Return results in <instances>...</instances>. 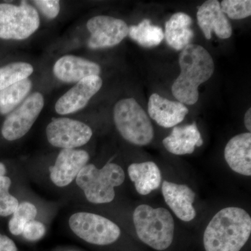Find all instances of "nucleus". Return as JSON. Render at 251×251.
I'll return each mask as SVG.
<instances>
[{"label":"nucleus","instance_id":"bb28decb","mask_svg":"<svg viewBox=\"0 0 251 251\" xmlns=\"http://www.w3.org/2000/svg\"><path fill=\"white\" fill-rule=\"evenodd\" d=\"M45 234V226L42 223L35 220H33L26 224L22 233L27 240L31 242L39 240Z\"/></svg>","mask_w":251,"mask_h":251},{"label":"nucleus","instance_id":"c756f323","mask_svg":"<svg viewBox=\"0 0 251 251\" xmlns=\"http://www.w3.org/2000/svg\"><path fill=\"white\" fill-rule=\"evenodd\" d=\"M244 124H245L246 128L249 130V133L251 131V109L249 108L246 112L244 116Z\"/></svg>","mask_w":251,"mask_h":251},{"label":"nucleus","instance_id":"6e6552de","mask_svg":"<svg viewBox=\"0 0 251 251\" xmlns=\"http://www.w3.org/2000/svg\"><path fill=\"white\" fill-rule=\"evenodd\" d=\"M44 106L42 94L39 92L31 94L6 117L1 128L3 137L9 141H14L27 134Z\"/></svg>","mask_w":251,"mask_h":251},{"label":"nucleus","instance_id":"9d476101","mask_svg":"<svg viewBox=\"0 0 251 251\" xmlns=\"http://www.w3.org/2000/svg\"><path fill=\"white\" fill-rule=\"evenodd\" d=\"M91 36L89 48L105 49L118 45L128 36V26L121 19L108 16H97L87 23Z\"/></svg>","mask_w":251,"mask_h":251},{"label":"nucleus","instance_id":"4be33fe9","mask_svg":"<svg viewBox=\"0 0 251 251\" xmlns=\"http://www.w3.org/2000/svg\"><path fill=\"white\" fill-rule=\"evenodd\" d=\"M31 86V80L27 78L0 91V114L7 115L15 110L27 97Z\"/></svg>","mask_w":251,"mask_h":251},{"label":"nucleus","instance_id":"412c9836","mask_svg":"<svg viewBox=\"0 0 251 251\" xmlns=\"http://www.w3.org/2000/svg\"><path fill=\"white\" fill-rule=\"evenodd\" d=\"M128 36L132 40L145 48L159 45L164 39V31L161 27L151 25L149 19L143 20L137 25L128 27Z\"/></svg>","mask_w":251,"mask_h":251},{"label":"nucleus","instance_id":"1a4fd4ad","mask_svg":"<svg viewBox=\"0 0 251 251\" xmlns=\"http://www.w3.org/2000/svg\"><path fill=\"white\" fill-rule=\"evenodd\" d=\"M48 140L52 146L62 149H74L83 146L92 136L89 126L77 120L58 118L46 128Z\"/></svg>","mask_w":251,"mask_h":251},{"label":"nucleus","instance_id":"423d86ee","mask_svg":"<svg viewBox=\"0 0 251 251\" xmlns=\"http://www.w3.org/2000/svg\"><path fill=\"white\" fill-rule=\"evenodd\" d=\"M39 25L37 11L26 1L20 6L0 4V39L23 40L34 34Z\"/></svg>","mask_w":251,"mask_h":251},{"label":"nucleus","instance_id":"6ab92c4d","mask_svg":"<svg viewBox=\"0 0 251 251\" xmlns=\"http://www.w3.org/2000/svg\"><path fill=\"white\" fill-rule=\"evenodd\" d=\"M192 18L183 12L171 16L165 25L164 38L167 44L176 50H181L191 44L194 33L191 28Z\"/></svg>","mask_w":251,"mask_h":251},{"label":"nucleus","instance_id":"ddd939ff","mask_svg":"<svg viewBox=\"0 0 251 251\" xmlns=\"http://www.w3.org/2000/svg\"><path fill=\"white\" fill-rule=\"evenodd\" d=\"M197 19L198 25L208 40L211 39L212 32L222 39H229L232 36V25L217 0H208L199 6Z\"/></svg>","mask_w":251,"mask_h":251},{"label":"nucleus","instance_id":"4468645a","mask_svg":"<svg viewBox=\"0 0 251 251\" xmlns=\"http://www.w3.org/2000/svg\"><path fill=\"white\" fill-rule=\"evenodd\" d=\"M162 193L168 206L176 217L185 222L195 219L196 211L193 207L196 193L185 184L163 181Z\"/></svg>","mask_w":251,"mask_h":251},{"label":"nucleus","instance_id":"f257e3e1","mask_svg":"<svg viewBox=\"0 0 251 251\" xmlns=\"http://www.w3.org/2000/svg\"><path fill=\"white\" fill-rule=\"evenodd\" d=\"M251 234V216L238 207L221 209L211 220L203 236L206 251H240Z\"/></svg>","mask_w":251,"mask_h":251},{"label":"nucleus","instance_id":"0eeeda50","mask_svg":"<svg viewBox=\"0 0 251 251\" xmlns=\"http://www.w3.org/2000/svg\"><path fill=\"white\" fill-rule=\"evenodd\" d=\"M69 224L77 237L95 245H109L116 242L121 235V230L115 223L91 213L74 214L69 219Z\"/></svg>","mask_w":251,"mask_h":251},{"label":"nucleus","instance_id":"dca6fc26","mask_svg":"<svg viewBox=\"0 0 251 251\" xmlns=\"http://www.w3.org/2000/svg\"><path fill=\"white\" fill-rule=\"evenodd\" d=\"M54 75L62 82H78L85 77L99 75L100 68L98 64L74 55H65L56 62Z\"/></svg>","mask_w":251,"mask_h":251},{"label":"nucleus","instance_id":"20e7f679","mask_svg":"<svg viewBox=\"0 0 251 251\" xmlns=\"http://www.w3.org/2000/svg\"><path fill=\"white\" fill-rule=\"evenodd\" d=\"M75 179L89 202L104 204L113 201L115 187L123 184L125 174L121 167L115 163H107L101 169L89 164L82 168Z\"/></svg>","mask_w":251,"mask_h":251},{"label":"nucleus","instance_id":"f8f14e48","mask_svg":"<svg viewBox=\"0 0 251 251\" xmlns=\"http://www.w3.org/2000/svg\"><path fill=\"white\" fill-rule=\"evenodd\" d=\"M102 85L103 80L99 75L85 77L59 99L55 104L56 112L59 115H67L82 110Z\"/></svg>","mask_w":251,"mask_h":251},{"label":"nucleus","instance_id":"a878e982","mask_svg":"<svg viewBox=\"0 0 251 251\" xmlns=\"http://www.w3.org/2000/svg\"><path fill=\"white\" fill-rule=\"evenodd\" d=\"M11 181L6 176H0V216H8L14 214L19 202L9 192Z\"/></svg>","mask_w":251,"mask_h":251},{"label":"nucleus","instance_id":"39448f33","mask_svg":"<svg viewBox=\"0 0 251 251\" xmlns=\"http://www.w3.org/2000/svg\"><path fill=\"white\" fill-rule=\"evenodd\" d=\"M113 118L119 133L130 143L145 146L152 141V124L135 99H124L117 102L114 107Z\"/></svg>","mask_w":251,"mask_h":251},{"label":"nucleus","instance_id":"b1692460","mask_svg":"<svg viewBox=\"0 0 251 251\" xmlns=\"http://www.w3.org/2000/svg\"><path fill=\"white\" fill-rule=\"evenodd\" d=\"M36 215L37 209L31 203L24 202L18 204L9 221V228L11 233L14 235L22 234L25 226L34 220Z\"/></svg>","mask_w":251,"mask_h":251},{"label":"nucleus","instance_id":"c85d7f7f","mask_svg":"<svg viewBox=\"0 0 251 251\" xmlns=\"http://www.w3.org/2000/svg\"><path fill=\"white\" fill-rule=\"evenodd\" d=\"M0 251H18V249L13 240L0 234Z\"/></svg>","mask_w":251,"mask_h":251},{"label":"nucleus","instance_id":"f03ea898","mask_svg":"<svg viewBox=\"0 0 251 251\" xmlns=\"http://www.w3.org/2000/svg\"><path fill=\"white\" fill-rule=\"evenodd\" d=\"M179 63L181 73L172 86V93L180 103L194 105L199 99L200 85L212 76L215 64L204 47L193 44L181 50Z\"/></svg>","mask_w":251,"mask_h":251},{"label":"nucleus","instance_id":"a211bd4d","mask_svg":"<svg viewBox=\"0 0 251 251\" xmlns=\"http://www.w3.org/2000/svg\"><path fill=\"white\" fill-rule=\"evenodd\" d=\"M163 145L175 155L191 154L196 147H201L203 140L196 122L184 126H175L171 135L163 140Z\"/></svg>","mask_w":251,"mask_h":251},{"label":"nucleus","instance_id":"9b49d317","mask_svg":"<svg viewBox=\"0 0 251 251\" xmlns=\"http://www.w3.org/2000/svg\"><path fill=\"white\" fill-rule=\"evenodd\" d=\"M90 159L85 150L63 149L53 166L49 168L50 179L56 186L64 187L71 184Z\"/></svg>","mask_w":251,"mask_h":251},{"label":"nucleus","instance_id":"7ed1b4c3","mask_svg":"<svg viewBox=\"0 0 251 251\" xmlns=\"http://www.w3.org/2000/svg\"><path fill=\"white\" fill-rule=\"evenodd\" d=\"M133 223L140 240L155 250H166L173 243L175 221L168 209L140 204L133 213Z\"/></svg>","mask_w":251,"mask_h":251},{"label":"nucleus","instance_id":"5701e85b","mask_svg":"<svg viewBox=\"0 0 251 251\" xmlns=\"http://www.w3.org/2000/svg\"><path fill=\"white\" fill-rule=\"evenodd\" d=\"M34 69L25 62H15L0 68V91L28 78Z\"/></svg>","mask_w":251,"mask_h":251},{"label":"nucleus","instance_id":"7c9ffc66","mask_svg":"<svg viewBox=\"0 0 251 251\" xmlns=\"http://www.w3.org/2000/svg\"><path fill=\"white\" fill-rule=\"evenodd\" d=\"M6 169L3 163H0V176H4L6 174Z\"/></svg>","mask_w":251,"mask_h":251},{"label":"nucleus","instance_id":"aec40b11","mask_svg":"<svg viewBox=\"0 0 251 251\" xmlns=\"http://www.w3.org/2000/svg\"><path fill=\"white\" fill-rule=\"evenodd\" d=\"M128 173L137 192L143 196L150 194L161 185V171L152 161L132 163L128 167Z\"/></svg>","mask_w":251,"mask_h":251},{"label":"nucleus","instance_id":"393cba45","mask_svg":"<svg viewBox=\"0 0 251 251\" xmlns=\"http://www.w3.org/2000/svg\"><path fill=\"white\" fill-rule=\"evenodd\" d=\"M225 15L232 20H242L251 16V0H224L220 3Z\"/></svg>","mask_w":251,"mask_h":251},{"label":"nucleus","instance_id":"2eb2a0df","mask_svg":"<svg viewBox=\"0 0 251 251\" xmlns=\"http://www.w3.org/2000/svg\"><path fill=\"white\" fill-rule=\"evenodd\" d=\"M148 113L158 125L171 128L184 120L188 109L184 104L168 100L154 93L149 99Z\"/></svg>","mask_w":251,"mask_h":251},{"label":"nucleus","instance_id":"cd10ccee","mask_svg":"<svg viewBox=\"0 0 251 251\" xmlns=\"http://www.w3.org/2000/svg\"><path fill=\"white\" fill-rule=\"evenodd\" d=\"M34 4L40 10L41 13L49 18L54 19L58 16L60 11L59 1L57 0H36Z\"/></svg>","mask_w":251,"mask_h":251},{"label":"nucleus","instance_id":"f3484780","mask_svg":"<svg viewBox=\"0 0 251 251\" xmlns=\"http://www.w3.org/2000/svg\"><path fill=\"white\" fill-rule=\"evenodd\" d=\"M225 159L235 173L251 175V133H241L229 140L224 150Z\"/></svg>","mask_w":251,"mask_h":251}]
</instances>
